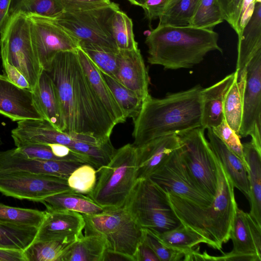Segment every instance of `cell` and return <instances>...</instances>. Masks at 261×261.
I'll return each instance as SVG.
<instances>
[{"label": "cell", "mask_w": 261, "mask_h": 261, "mask_svg": "<svg viewBox=\"0 0 261 261\" xmlns=\"http://www.w3.org/2000/svg\"><path fill=\"white\" fill-rule=\"evenodd\" d=\"M210 146L234 188L242 192L248 199L249 187L246 164L214 134L207 129Z\"/></svg>", "instance_id": "obj_23"}, {"label": "cell", "mask_w": 261, "mask_h": 261, "mask_svg": "<svg viewBox=\"0 0 261 261\" xmlns=\"http://www.w3.org/2000/svg\"><path fill=\"white\" fill-rule=\"evenodd\" d=\"M5 75L16 85L26 89H31V87L21 72L7 62H2Z\"/></svg>", "instance_id": "obj_47"}, {"label": "cell", "mask_w": 261, "mask_h": 261, "mask_svg": "<svg viewBox=\"0 0 261 261\" xmlns=\"http://www.w3.org/2000/svg\"><path fill=\"white\" fill-rule=\"evenodd\" d=\"M23 251L0 248V261H25Z\"/></svg>", "instance_id": "obj_49"}, {"label": "cell", "mask_w": 261, "mask_h": 261, "mask_svg": "<svg viewBox=\"0 0 261 261\" xmlns=\"http://www.w3.org/2000/svg\"><path fill=\"white\" fill-rule=\"evenodd\" d=\"M0 33L2 62L18 70L32 90L43 69L34 50L28 16L21 12L11 15Z\"/></svg>", "instance_id": "obj_8"}, {"label": "cell", "mask_w": 261, "mask_h": 261, "mask_svg": "<svg viewBox=\"0 0 261 261\" xmlns=\"http://www.w3.org/2000/svg\"><path fill=\"white\" fill-rule=\"evenodd\" d=\"M249 187V214L261 226V152L250 141L242 144Z\"/></svg>", "instance_id": "obj_27"}, {"label": "cell", "mask_w": 261, "mask_h": 261, "mask_svg": "<svg viewBox=\"0 0 261 261\" xmlns=\"http://www.w3.org/2000/svg\"><path fill=\"white\" fill-rule=\"evenodd\" d=\"M146 0H128L133 5L142 7Z\"/></svg>", "instance_id": "obj_51"}, {"label": "cell", "mask_w": 261, "mask_h": 261, "mask_svg": "<svg viewBox=\"0 0 261 261\" xmlns=\"http://www.w3.org/2000/svg\"><path fill=\"white\" fill-rule=\"evenodd\" d=\"M45 214V211L13 207L0 203V223L39 228Z\"/></svg>", "instance_id": "obj_36"}, {"label": "cell", "mask_w": 261, "mask_h": 261, "mask_svg": "<svg viewBox=\"0 0 261 261\" xmlns=\"http://www.w3.org/2000/svg\"><path fill=\"white\" fill-rule=\"evenodd\" d=\"M202 89L197 85L162 98L149 95L133 120L134 146L139 147L162 136H178L202 128Z\"/></svg>", "instance_id": "obj_2"}, {"label": "cell", "mask_w": 261, "mask_h": 261, "mask_svg": "<svg viewBox=\"0 0 261 261\" xmlns=\"http://www.w3.org/2000/svg\"><path fill=\"white\" fill-rule=\"evenodd\" d=\"M32 91L36 105L44 119L63 132L65 122L60 101L54 83L45 70L42 71Z\"/></svg>", "instance_id": "obj_22"}, {"label": "cell", "mask_w": 261, "mask_h": 261, "mask_svg": "<svg viewBox=\"0 0 261 261\" xmlns=\"http://www.w3.org/2000/svg\"><path fill=\"white\" fill-rule=\"evenodd\" d=\"M45 212L44 218L34 241L71 244L83 235L86 223L82 214L68 210Z\"/></svg>", "instance_id": "obj_16"}, {"label": "cell", "mask_w": 261, "mask_h": 261, "mask_svg": "<svg viewBox=\"0 0 261 261\" xmlns=\"http://www.w3.org/2000/svg\"><path fill=\"white\" fill-rule=\"evenodd\" d=\"M212 129L225 145L246 164L240 137L229 126L224 119L220 124Z\"/></svg>", "instance_id": "obj_43"}, {"label": "cell", "mask_w": 261, "mask_h": 261, "mask_svg": "<svg viewBox=\"0 0 261 261\" xmlns=\"http://www.w3.org/2000/svg\"><path fill=\"white\" fill-rule=\"evenodd\" d=\"M107 250L105 238L97 233H86L71 244L60 261H103Z\"/></svg>", "instance_id": "obj_29"}, {"label": "cell", "mask_w": 261, "mask_h": 261, "mask_svg": "<svg viewBox=\"0 0 261 261\" xmlns=\"http://www.w3.org/2000/svg\"><path fill=\"white\" fill-rule=\"evenodd\" d=\"M244 0H218L224 20L239 34V25Z\"/></svg>", "instance_id": "obj_44"}, {"label": "cell", "mask_w": 261, "mask_h": 261, "mask_svg": "<svg viewBox=\"0 0 261 261\" xmlns=\"http://www.w3.org/2000/svg\"><path fill=\"white\" fill-rule=\"evenodd\" d=\"M238 40L236 69L238 80L245 73L250 60L261 50V3H255L253 13Z\"/></svg>", "instance_id": "obj_24"}, {"label": "cell", "mask_w": 261, "mask_h": 261, "mask_svg": "<svg viewBox=\"0 0 261 261\" xmlns=\"http://www.w3.org/2000/svg\"><path fill=\"white\" fill-rule=\"evenodd\" d=\"M69 187L76 192L88 195L94 189L97 173L95 168L83 164L76 168L67 178Z\"/></svg>", "instance_id": "obj_41"}, {"label": "cell", "mask_w": 261, "mask_h": 261, "mask_svg": "<svg viewBox=\"0 0 261 261\" xmlns=\"http://www.w3.org/2000/svg\"><path fill=\"white\" fill-rule=\"evenodd\" d=\"M11 0H0V32L9 17Z\"/></svg>", "instance_id": "obj_50"}, {"label": "cell", "mask_w": 261, "mask_h": 261, "mask_svg": "<svg viewBox=\"0 0 261 261\" xmlns=\"http://www.w3.org/2000/svg\"><path fill=\"white\" fill-rule=\"evenodd\" d=\"M119 5L114 2L101 7L78 12H63L51 18L79 43H89L118 50L112 33V20Z\"/></svg>", "instance_id": "obj_9"}, {"label": "cell", "mask_w": 261, "mask_h": 261, "mask_svg": "<svg viewBox=\"0 0 261 261\" xmlns=\"http://www.w3.org/2000/svg\"><path fill=\"white\" fill-rule=\"evenodd\" d=\"M237 74L235 71L211 86L203 88L202 128H213L224 120L223 106L225 95Z\"/></svg>", "instance_id": "obj_25"}, {"label": "cell", "mask_w": 261, "mask_h": 261, "mask_svg": "<svg viewBox=\"0 0 261 261\" xmlns=\"http://www.w3.org/2000/svg\"><path fill=\"white\" fill-rule=\"evenodd\" d=\"M71 190L66 178L21 171L0 174V193L20 200L41 202L48 196Z\"/></svg>", "instance_id": "obj_12"}, {"label": "cell", "mask_w": 261, "mask_h": 261, "mask_svg": "<svg viewBox=\"0 0 261 261\" xmlns=\"http://www.w3.org/2000/svg\"><path fill=\"white\" fill-rule=\"evenodd\" d=\"M63 12L56 0H11L9 14L21 12L55 18Z\"/></svg>", "instance_id": "obj_37"}, {"label": "cell", "mask_w": 261, "mask_h": 261, "mask_svg": "<svg viewBox=\"0 0 261 261\" xmlns=\"http://www.w3.org/2000/svg\"><path fill=\"white\" fill-rule=\"evenodd\" d=\"M41 203L45 206L47 211L68 210L86 215L100 214L107 210L98 205L89 196L73 190L48 196Z\"/></svg>", "instance_id": "obj_28"}, {"label": "cell", "mask_w": 261, "mask_h": 261, "mask_svg": "<svg viewBox=\"0 0 261 261\" xmlns=\"http://www.w3.org/2000/svg\"><path fill=\"white\" fill-rule=\"evenodd\" d=\"M204 129L196 128L178 135L182 159L201 189L213 199L217 189V160Z\"/></svg>", "instance_id": "obj_10"}, {"label": "cell", "mask_w": 261, "mask_h": 261, "mask_svg": "<svg viewBox=\"0 0 261 261\" xmlns=\"http://www.w3.org/2000/svg\"><path fill=\"white\" fill-rule=\"evenodd\" d=\"M240 137H251L261 152V50L250 60L246 69L243 114Z\"/></svg>", "instance_id": "obj_15"}, {"label": "cell", "mask_w": 261, "mask_h": 261, "mask_svg": "<svg viewBox=\"0 0 261 261\" xmlns=\"http://www.w3.org/2000/svg\"><path fill=\"white\" fill-rule=\"evenodd\" d=\"M38 228L0 223V248L23 251L35 240Z\"/></svg>", "instance_id": "obj_32"}, {"label": "cell", "mask_w": 261, "mask_h": 261, "mask_svg": "<svg viewBox=\"0 0 261 261\" xmlns=\"http://www.w3.org/2000/svg\"><path fill=\"white\" fill-rule=\"evenodd\" d=\"M30 19L33 46L42 69L48 71L59 52L74 51L78 40L51 18L36 14H27Z\"/></svg>", "instance_id": "obj_13"}, {"label": "cell", "mask_w": 261, "mask_h": 261, "mask_svg": "<svg viewBox=\"0 0 261 261\" xmlns=\"http://www.w3.org/2000/svg\"><path fill=\"white\" fill-rule=\"evenodd\" d=\"M79 47L102 73L117 80L119 50L83 42Z\"/></svg>", "instance_id": "obj_34"}, {"label": "cell", "mask_w": 261, "mask_h": 261, "mask_svg": "<svg viewBox=\"0 0 261 261\" xmlns=\"http://www.w3.org/2000/svg\"><path fill=\"white\" fill-rule=\"evenodd\" d=\"M70 244L55 241H34L23 250L24 257L25 261H60Z\"/></svg>", "instance_id": "obj_38"}, {"label": "cell", "mask_w": 261, "mask_h": 261, "mask_svg": "<svg viewBox=\"0 0 261 261\" xmlns=\"http://www.w3.org/2000/svg\"><path fill=\"white\" fill-rule=\"evenodd\" d=\"M127 1H128V0H127Z\"/></svg>", "instance_id": "obj_54"}, {"label": "cell", "mask_w": 261, "mask_h": 261, "mask_svg": "<svg viewBox=\"0 0 261 261\" xmlns=\"http://www.w3.org/2000/svg\"><path fill=\"white\" fill-rule=\"evenodd\" d=\"M179 147V138L176 135L158 137L135 147L137 180L149 178Z\"/></svg>", "instance_id": "obj_19"}, {"label": "cell", "mask_w": 261, "mask_h": 261, "mask_svg": "<svg viewBox=\"0 0 261 261\" xmlns=\"http://www.w3.org/2000/svg\"><path fill=\"white\" fill-rule=\"evenodd\" d=\"M135 261H159V259L143 240L137 250Z\"/></svg>", "instance_id": "obj_48"}, {"label": "cell", "mask_w": 261, "mask_h": 261, "mask_svg": "<svg viewBox=\"0 0 261 261\" xmlns=\"http://www.w3.org/2000/svg\"><path fill=\"white\" fill-rule=\"evenodd\" d=\"M46 72L60 101L65 122L63 132L110 140L116 124L91 85L76 50L58 53Z\"/></svg>", "instance_id": "obj_1"}, {"label": "cell", "mask_w": 261, "mask_h": 261, "mask_svg": "<svg viewBox=\"0 0 261 261\" xmlns=\"http://www.w3.org/2000/svg\"><path fill=\"white\" fill-rule=\"evenodd\" d=\"M217 160V189L210 205L202 206L166 192L169 205L180 223L200 234L208 246L222 251L223 244L229 240L238 205L232 182Z\"/></svg>", "instance_id": "obj_3"}, {"label": "cell", "mask_w": 261, "mask_h": 261, "mask_svg": "<svg viewBox=\"0 0 261 261\" xmlns=\"http://www.w3.org/2000/svg\"><path fill=\"white\" fill-rule=\"evenodd\" d=\"M169 0H146L142 6L145 18L149 23L159 19Z\"/></svg>", "instance_id": "obj_46"}, {"label": "cell", "mask_w": 261, "mask_h": 261, "mask_svg": "<svg viewBox=\"0 0 261 261\" xmlns=\"http://www.w3.org/2000/svg\"><path fill=\"white\" fill-rule=\"evenodd\" d=\"M143 240L152 250L159 261H178L183 259V252L167 246L149 231L144 229Z\"/></svg>", "instance_id": "obj_42"}, {"label": "cell", "mask_w": 261, "mask_h": 261, "mask_svg": "<svg viewBox=\"0 0 261 261\" xmlns=\"http://www.w3.org/2000/svg\"><path fill=\"white\" fill-rule=\"evenodd\" d=\"M82 164V163L70 161L27 159L14 153L13 149L0 150V174L21 171L67 178Z\"/></svg>", "instance_id": "obj_18"}, {"label": "cell", "mask_w": 261, "mask_h": 261, "mask_svg": "<svg viewBox=\"0 0 261 261\" xmlns=\"http://www.w3.org/2000/svg\"><path fill=\"white\" fill-rule=\"evenodd\" d=\"M30 138L34 143L66 146L87 156L93 167L97 169L108 164L115 151L110 140L102 141L89 135H69L57 130L45 120L32 126Z\"/></svg>", "instance_id": "obj_11"}, {"label": "cell", "mask_w": 261, "mask_h": 261, "mask_svg": "<svg viewBox=\"0 0 261 261\" xmlns=\"http://www.w3.org/2000/svg\"><path fill=\"white\" fill-rule=\"evenodd\" d=\"M102 74L115 99L123 110L125 117L132 118L134 120L140 112L143 100L117 80L106 74Z\"/></svg>", "instance_id": "obj_35"}, {"label": "cell", "mask_w": 261, "mask_h": 261, "mask_svg": "<svg viewBox=\"0 0 261 261\" xmlns=\"http://www.w3.org/2000/svg\"><path fill=\"white\" fill-rule=\"evenodd\" d=\"M123 207L142 229L152 233H162L181 224L166 191L150 178L136 180Z\"/></svg>", "instance_id": "obj_6"}, {"label": "cell", "mask_w": 261, "mask_h": 261, "mask_svg": "<svg viewBox=\"0 0 261 261\" xmlns=\"http://www.w3.org/2000/svg\"><path fill=\"white\" fill-rule=\"evenodd\" d=\"M245 77L246 72L243 76L238 80V74H237L225 95L223 101L224 119L238 135L243 114Z\"/></svg>", "instance_id": "obj_30"}, {"label": "cell", "mask_w": 261, "mask_h": 261, "mask_svg": "<svg viewBox=\"0 0 261 261\" xmlns=\"http://www.w3.org/2000/svg\"><path fill=\"white\" fill-rule=\"evenodd\" d=\"M149 232L167 246L181 251L184 255L190 252L197 245L201 243L206 244L205 240L200 234L181 223L176 227L162 233Z\"/></svg>", "instance_id": "obj_31"}, {"label": "cell", "mask_w": 261, "mask_h": 261, "mask_svg": "<svg viewBox=\"0 0 261 261\" xmlns=\"http://www.w3.org/2000/svg\"><path fill=\"white\" fill-rule=\"evenodd\" d=\"M85 233H97L103 237L107 251L135 261V256L143 240V229L123 207L107 210L95 215H83Z\"/></svg>", "instance_id": "obj_7"}, {"label": "cell", "mask_w": 261, "mask_h": 261, "mask_svg": "<svg viewBox=\"0 0 261 261\" xmlns=\"http://www.w3.org/2000/svg\"><path fill=\"white\" fill-rule=\"evenodd\" d=\"M0 114L13 121L44 119L34 101L33 91L20 87L0 74Z\"/></svg>", "instance_id": "obj_17"}, {"label": "cell", "mask_w": 261, "mask_h": 261, "mask_svg": "<svg viewBox=\"0 0 261 261\" xmlns=\"http://www.w3.org/2000/svg\"><path fill=\"white\" fill-rule=\"evenodd\" d=\"M200 0H169L158 25L189 26Z\"/></svg>", "instance_id": "obj_33"}, {"label": "cell", "mask_w": 261, "mask_h": 261, "mask_svg": "<svg viewBox=\"0 0 261 261\" xmlns=\"http://www.w3.org/2000/svg\"><path fill=\"white\" fill-rule=\"evenodd\" d=\"M149 178L167 192L199 205H210L214 199L192 177L182 159L179 148Z\"/></svg>", "instance_id": "obj_14"}, {"label": "cell", "mask_w": 261, "mask_h": 261, "mask_svg": "<svg viewBox=\"0 0 261 261\" xmlns=\"http://www.w3.org/2000/svg\"><path fill=\"white\" fill-rule=\"evenodd\" d=\"M2 144V142L0 137V145Z\"/></svg>", "instance_id": "obj_53"}, {"label": "cell", "mask_w": 261, "mask_h": 261, "mask_svg": "<svg viewBox=\"0 0 261 261\" xmlns=\"http://www.w3.org/2000/svg\"><path fill=\"white\" fill-rule=\"evenodd\" d=\"M255 3H261V0H255Z\"/></svg>", "instance_id": "obj_52"}, {"label": "cell", "mask_w": 261, "mask_h": 261, "mask_svg": "<svg viewBox=\"0 0 261 261\" xmlns=\"http://www.w3.org/2000/svg\"><path fill=\"white\" fill-rule=\"evenodd\" d=\"M112 26L113 36L118 50L138 47L135 39L132 20L120 9L114 14Z\"/></svg>", "instance_id": "obj_40"}, {"label": "cell", "mask_w": 261, "mask_h": 261, "mask_svg": "<svg viewBox=\"0 0 261 261\" xmlns=\"http://www.w3.org/2000/svg\"><path fill=\"white\" fill-rule=\"evenodd\" d=\"M229 239L233 248L220 256H213V260L261 261L256 249L247 219V213L237 207L231 225Z\"/></svg>", "instance_id": "obj_21"}, {"label": "cell", "mask_w": 261, "mask_h": 261, "mask_svg": "<svg viewBox=\"0 0 261 261\" xmlns=\"http://www.w3.org/2000/svg\"><path fill=\"white\" fill-rule=\"evenodd\" d=\"M76 53L91 85L115 123L117 125L124 122L126 118L105 81L101 72L80 47L76 49Z\"/></svg>", "instance_id": "obj_26"}, {"label": "cell", "mask_w": 261, "mask_h": 261, "mask_svg": "<svg viewBox=\"0 0 261 261\" xmlns=\"http://www.w3.org/2000/svg\"><path fill=\"white\" fill-rule=\"evenodd\" d=\"M136 150L127 144L115 150L108 164L96 170L94 189L88 195L106 209L123 207L137 180Z\"/></svg>", "instance_id": "obj_5"}, {"label": "cell", "mask_w": 261, "mask_h": 261, "mask_svg": "<svg viewBox=\"0 0 261 261\" xmlns=\"http://www.w3.org/2000/svg\"><path fill=\"white\" fill-rule=\"evenodd\" d=\"M218 39V33L211 29L158 25L145 39L147 61L165 69L192 68L201 63L208 53H222Z\"/></svg>", "instance_id": "obj_4"}, {"label": "cell", "mask_w": 261, "mask_h": 261, "mask_svg": "<svg viewBox=\"0 0 261 261\" xmlns=\"http://www.w3.org/2000/svg\"><path fill=\"white\" fill-rule=\"evenodd\" d=\"M223 21V14L218 0H200L189 26L213 30Z\"/></svg>", "instance_id": "obj_39"}, {"label": "cell", "mask_w": 261, "mask_h": 261, "mask_svg": "<svg viewBox=\"0 0 261 261\" xmlns=\"http://www.w3.org/2000/svg\"><path fill=\"white\" fill-rule=\"evenodd\" d=\"M63 12L85 11L109 5L110 0H56Z\"/></svg>", "instance_id": "obj_45"}, {"label": "cell", "mask_w": 261, "mask_h": 261, "mask_svg": "<svg viewBox=\"0 0 261 261\" xmlns=\"http://www.w3.org/2000/svg\"><path fill=\"white\" fill-rule=\"evenodd\" d=\"M118 58L117 80L144 101L150 95L149 77L140 50H119Z\"/></svg>", "instance_id": "obj_20"}]
</instances>
